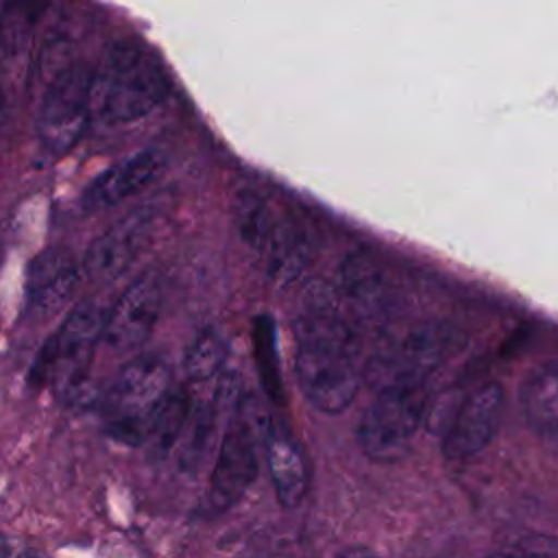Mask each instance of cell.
<instances>
[{
  "label": "cell",
  "instance_id": "1",
  "mask_svg": "<svg viewBox=\"0 0 558 558\" xmlns=\"http://www.w3.org/2000/svg\"><path fill=\"white\" fill-rule=\"evenodd\" d=\"M360 342L338 307L320 290L307 294L296 318V384L323 414L344 412L360 388Z\"/></svg>",
  "mask_w": 558,
  "mask_h": 558
},
{
  "label": "cell",
  "instance_id": "2",
  "mask_svg": "<svg viewBox=\"0 0 558 558\" xmlns=\"http://www.w3.org/2000/svg\"><path fill=\"white\" fill-rule=\"evenodd\" d=\"M168 94L161 65L144 46L122 39L109 46L94 76V98L109 124H129L148 116Z\"/></svg>",
  "mask_w": 558,
  "mask_h": 558
},
{
  "label": "cell",
  "instance_id": "3",
  "mask_svg": "<svg viewBox=\"0 0 558 558\" xmlns=\"http://www.w3.org/2000/svg\"><path fill=\"white\" fill-rule=\"evenodd\" d=\"M107 314L109 307L100 299L81 301L39 351L33 377L48 384L65 403L83 397L96 344L105 333Z\"/></svg>",
  "mask_w": 558,
  "mask_h": 558
},
{
  "label": "cell",
  "instance_id": "4",
  "mask_svg": "<svg viewBox=\"0 0 558 558\" xmlns=\"http://www.w3.org/2000/svg\"><path fill=\"white\" fill-rule=\"evenodd\" d=\"M270 434V421L257 401H242L233 405V416L222 434L218 458L214 462L209 486L205 493V508L220 514L235 506L257 477L259 445Z\"/></svg>",
  "mask_w": 558,
  "mask_h": 558
},
{
  "label": "cell",
  "instance_id": "5",
  "mask_svg": "<svg viewBox=\"0 0 558 558\" xmlns=\"http://www.w3.org/2000/svg\"><path fill=\"white\" fill-rule=\"evenodd\" d=\"M425 408V384L397 381L377 388L355 429L364 456L377 462H395L403 458L423 421Z\"/></svg>",
  "mask_w": 558,
  "mask_h": 558
},
{
  "label": "cell",
  "instance_id": "6",
  "mask_svg": "<svg viewBox=\"0 0 558 558\" xmlns=\"http://www.w3.org/2000/svg\"><path fill=\"white\" fill-rule=\"evenodd\" d=\"M170 371L163 360L144 355L129 362L111 384L105 399L109 434L129 445L146 442L148 425L168 395Z\"/></svg>",
  "mask_w": 558,
  "mask_h": 558
},
{
  "label": "cell",
  "instance_id": "7",
  "mask_svg": "<svg viewBox=\"0 0 558 558\" xmlns=\"http://www.w3.org/2000/svg\"><path fill=\"white\" fill-rule=\"evenodd\" d=\"M94 74L72 63L54 74L37 113V140L50 155L70 153L85 135L92 118Z\"/></svg>",
  "mask_w": 558,
  "mask_h": 558
},
{
  "label": "cell",
  "instance_id": "8",
  "mask_svg": "<svg viewBox=\"0 0 558 558\" xmlns=\"http://www.w3.org/2000/svg\"><path fill=\"white\" fill-rule=\"evenodd\" d=\"M453 329L445 323H423L373 357L368 373L377 388L397 381L425 384L429 373L453 347Z\"/></svg>",
  "mask_w": 558,
  "mask_h": 558
},
{
  "label": "cell",
  "instance_id": "9",
  "mask_svg": "<svg viewBox=\"0 0 558 558\" xmlns=\"http://www.w3.org/2000/svg\"><path fill=\"white\" fill-rule=\"evenodd\" d=\"M157 216V205L144 203L118 218L89 244L83 259L85 275L94 281H111L120 277L146 246Z\"/></svg>",
  "mask_w": 558,
  "mask_h": 558
},
{
  "label": "cell",
  "instance_id": "10",
  "mask_svg": "<svg viewBox=\"0 0 558 558\" xmlns=\"http://www.w3.org/2000/svg\"><path fill=\"white\" fill-rule=\"evenodd\" d=\"M504 414V388L497 381L475 388L456 410L445 436L447 460H466L484 451L499 432Z\"/></svg>",
  "mask_w": 558,
  "mask_h": 558
},
{
  "label": "cell",
  "instance_id": "11",
  "mask_svg": "<svg viewBox=\"0 0 558 558\" xmlns=\"http://www.w3.org/2000/svg\"><path fill=\"white\" fill-rule=\"evenodd\" d=\"M161 312V288L144 275L109 305L102 340L109 349L126 353L137 349L153 331Z\"/></svg>",
  "mask_w": 558,
  "mask_h": 558
},
{
  "label": "cell",
  "instance_id": "12",
  "mask_svg": "<svg viewBox=\"0 0 558 558\" xmlns=\"http://www.w3.org/2000/svg\"><path fill=\"white\" fill-rule=\"evenodd\" d=\"M166 166V155L157 148H144L122 157L105 168L81 194V207L87 214L109 209L153 183Z\"/></svg>",
  "mask_w": 558,
  "mask_h": 558
},
{
  "label": "cell",
  "instance_id": "13",
  "mask_svg": "<svg viewBox=\"0 0 558 558\" xmlns=\"http://www.w3.org/2000/svg\"><path fill=\"white\" fill-rule=\"evenodd\" d=\"M342 288L353 310L368 320L386 318L397 307V290L377 257L364 251L347 255L340 268Z\"/></svg>",
  "mask_w": 558,
  "mask_h": 558
},
{
  "label": "cell",
  "instance_id": "14",
  "mask_svg": "<svg viewBox=\"0 0 558 558\" xmlns=\"http://www.w3.org/2000/svg\"><path fill=\"white\" fill-rule=\"evenodd\" d=\"M81 279V268L63 251L41 253L28 268L26 305L39 316L59 312L74 294Z\"/></svg>",
  "mask_w": 558,
  "mask_h": 558
},
{
  "label": "cell",
  "instance_id": "15",
  "mask_svg": "<svg viewBox=\"0 0 558 558\" xmlns=\"http://www.w3.org/2000/svg\"><path fill=\"white\" fill-rule=\"evenodd\" d=\"M523 416L532 432L558 438V360H547L527 371L519 388Z\"/></svg>",
  "mask_w": 558,
  "mask_h": 558
},
{
  "label": "cell",
  "instance_id": "16",
  "mask_svg": "<svg viewBox=\"0 0 558 558\" xmlns=\"http://www.w3.org/2000/svg\"><path fill=\"white\" fill-rule=\"evenodd\" d=\"M268 471L277 499L283 508H296L307 493V464L301 447L294 438L281 429H275L266 438Z\"/></svg>",
  "mask_w": 558,
  "mask_h": 558
},
{
  "label": "cell",
  "instance_id": "17",
  "mask_svg": "<svg viewBox=\"0 0 558 558\" xmlns=\"http://www.w3.org/2000/svg\"><path fill=\"white\" fill-rule=\"evenodd\" d=\"M50 0H2L0 4V52L7 57L22 54L48 9Z\"/></svg>",
  "mask_w": 558,
  "mask_h": 558
},
{
  "label": "cell",
  "instance_id": "18",
  "mask_svg": "<svg viewBox=\"0 0 558 558\" xmlns=\"http://www.w3.org/2000/svg\"><path fill=\"white\" fill-rule=\"evenodd\" d=\"M268 272L279 283H292L301 277L310 259V246L305 235L290 222H277L264 253Z\"/></svg>",
  "mask_w": 558,
  "mask_h": 558
},
{
  "label": "cell",
  "instance_id": "19",
  "mask_svg": "<svg viewBox=\"0 0 558 558\" xmlns=\"http://www.w3.org/2000/svg\"><path fill=\"white\" fill-rule=\"evenodd\" d=\"M190 414H192V403L187 395L183 392L166 395V399L155 410L148 425V434H146V442L155 458H166L174 447H179L181 436L187 427Z\"/></svg>",
  "mask_w": 558,
  "mask_h": 558
},
{
  "label": "cell",
  "instance_id": "20",
  "mask_svg": "<svg viewBox=\"0 0 558 558\" xmlns=\"http://www.w3.org/2000/svg\"><path fill=\"white\" fill-rule=\"evenodd\" d=\"M251 336H253V353H255L259 381L275 403H283V379H281V366H279L275 320L266 314H259L253 320Z\"/></svg>",
  "mask_w": 558,
  "mask_h": 558
},
{
  "label": "cell",
  "instance_id": "21",
  "mask_svg": "<svg viewBox=\"0 0 558 558\" xmlns=\"http://www.w3.org/2000/svg\"><path fill=\"white\" fill-rule=\"evenodd\" d=\"M235 225H238L242 240L253 251L264 253V248L277 227V220L272 218L268 203L259 194L244 190L238 194V201H235Z\"/></svg>",
  "mask_w": 558,
  "mask_h": 558
},
{
  "label": "cell",
  "instance_id": "22",
  "mask_svg": "<svg viewBox=\"0 0 558 558\" xmlns=\"http://www.w3.org/2000/svg\"><path fill=\"white\" fill-rule=\"evenodd\" d=\"M227 357V347L220 333L214 329H203L185 351V375L190 381L203 384L220 375Z\"/></svg>",
  "mask_w": 558,
  "mask_h": 558
},
{
  "label": "cell",
  "instance_id": "23",
  "mask_svg": "<svg viewBox=\"0 0 558 558\" xmlns=\"http://www.w3.org/2000/svg\"><path fill=\"white\" fill-rule=\"evenodd\" d=\"M26 547H22L15 538L0 534V558H24Z\"/></svg>",
  "mask_w": 558,
  "mask_h": 558
},
{
  "label": "cell",
  "instance_id": "24",
  "mask_svg": "<svg viewBox=\"0 0 558 558\" xmlns=\"http://www.w3.org/2000/svg\"><path fill=\"white\" fill-rule=\"evenodd\" d=\"M336 558H381L377 551H373V549H368V547H360V545H355V547H347V549H342Z\"/></svg>",
  "mask_w": 558,
  "mask_h": 558
},
{
  "label": "cell",
  "instance_id": "25",
  "mask_svg": "<svg viewBox=\"0 0 558 558\" xmlns=\"http://www.w3.org/2000/svg\"><path fill=\"white\" fill-rule=\"evenodd\" d=\"M24 558H50V556H46L44 551H37V549H26Z\"/></svg>",
  "mask_w": 558,
  "mask_h": 558
},
{
  "label": "cell",
  "instance_id": "26",
  "mask_svg": "<svg viewBox=\"0 0 558 558\" xmlns=\"http://www.w3.org/2000/svg\"><path fill=\"white\" fill-rule=\"evenodd\" d=\"M486 558H541V556H510V554H490Z\"/></svg>",
  "mask_w": 558,
  "mask_h": 558
},
{
  "label": "cell",
  "instance_id": "27",
  "mask_svg": "<svg viewBox=\"0 0 558 558\" xmlns=\"http://www.w3.org/2000/svg\"><path fill=\"white\" fill-rule=\"evenodd\" d=\"M4 116V96H2V89H0V120Z\"/></svg>",
  "mask_w": 558,
  "mask_h": 558
}]
</instances>
